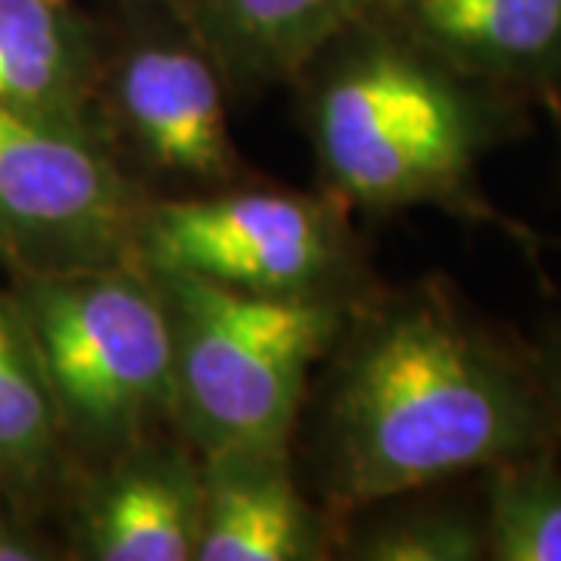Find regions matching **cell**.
<instances>
[{
	"label": "cell",
	"mask_w": 561,
	"mask_h": 561,
	"mask_svg": "<svg viewBox=\"0 0 561 561\" xmlns=\"http://www.w3.org/2000/svg\"><path fill=\"white\" fill-rule=\"evenodd\" d=\"M147 268V265H144ZM175 365V431L197 456L280 449L356 300H275L147 268Z\"/></svg>",
	"instance_id": "obj_3"
},
{
	"label": "cell",
	"mask_w": 561,
	"mask_h": 561,
	"mask_svg": "<svg viewBox=\"0 0 561 561\" xmlns=\"http://www.w3.org/2000/svg\"><path fill=\"white\" fill-rule=\"evenodd\" d=\"M334 556L356 561H486L478 508L409 502L375 522L343 524Z\"/></svg>",
	"instance_id": "obj_15"
},
{
	"label": "cell",
	"mask_w": 561,
	"mask_h": 561,
	"mask_svg": "<svg viewBox=\"0 0 561 561\" xmlns=\"http://www.w3.org/2000/svg\"><path fill=\"white\" fill-rule=\"evenodd\" d=\"M110 20L81 0H0V106L101 122Z\"/></svg>",
	"instance_id": "obj_11"
},
{
	"label": "cell",
	"mask_w": 561,
	"mask_h": 561,
	"mask_svg": "<svg viewBox=\"0 0 561 561\" xmlns=\"http://www.w3.org/2000/svg\"><path fill=\"white\" fill-rule=\"evenodd\" d=\"M465 79L522 103L561 101V0H375Z\"/></svg>",
	"instance_id": "obj_9"
},
{
	"label": "cell",
	"mask_w": 561,
	"mask_h": 561,
	"mask_svg": "<svg viewBox=\"0 0 561 561\" xmlns=\"http://www.w3.org/2000/svg\"><path fill=\"white\" fill-rule=\"evenodd\" d=\"M110 54L101 122L131 175L209 194L243 181L228 125V84L162 0H106ZM157 197V194H153Z\"/></svg>",
	"instance_id": "obj_7"
},
{
	"label": "cell",
	"mask_w": 561,
	"mask_h": 561,
	"mask_svg": "<svg viewBox=\"0 0 561 561\" xmlns=\"http://www.w3.org/2000/svg\"><path fill=\"white\" fill-rule=\"evenodd\" d=\"M66 559L60 546L41 530L38 518L0 502V561Z\"/></svg>",
	"instance_id": "obj_16"
},
{
	"label": "cell",
	"mask_w": 561,
	"mask_h": 561,
	"mask_svg": "<svg viewBox=\"0 0 561 561\" xmlns=\"http://www.w3.org/2000/svg\"><path fill=\"white\" fill-rule=\"evenodd\" d=\"M138 262L275 300H359L371 278L353 213L324 191L231 184L153 197Z\"/></svg>",
	"instance_id": "obj_5"
},
{
	"label": "cell",
	"mask_w": 561,
	"mask_h": 561,
	"mask_svg": "<svg viewBox=\"0 0 561 561\" xmlns=\"http://www.w3.org/2000/svg\"><path fill=\"white\" fill-rule=\"evenodd\" d=\"M481 474L486 561H561L559 449L515 456Z\"/></svg>",
	"instance_id": "obj_14"
},
{
	"label": "cell",
	"mask_w": 561,
	"mask_h": 561,
	"mask_svg": "<svg viewBox=\"0 0 561 561\" xmlns=\"http://www.w3.org/2000/svg\"><path fill=\"white\" fill-rule=\"evenodd\" d=\"M219 66L231 94L294 84L302 66L375 0H162Z\"/></svg>",
	"instance_id": "obj_12"
},
{
	"label": "cell",
	"mask_w": 561,
	"mask_h": 561,
	"mask_svg": "<svg viewBox=\"0 0 561 561\" xmlns=\"http://www.w3.org/2000/svg\"><path fill=\"white\" fill-rule=\"evenodd\" d=\"M72 481L76 465L38 343L10 287H0V502L41 518Z\"/></svg>",
	"instance_id": "obj_13"
},
{
	"label": "cell",
	"mask_w": 561,
	"mask_h": 561,
	"mask_svg": "<svg viewBox=\"0 0 561 561\" xmlns=\"http://www.w3.org/2000/svg\"><path fill=\"white\" fill-rule=\"evenodd\" d=\"M150 201L103 125L0 106V268L10 278L138 262Z\"/></svg>",
	"instance_id": "obj_6"
},
{
	"label": "cell",
	"mask_w": 561,
	"mask_h": 561,
	"mask_svg": "<svg viewBox=\"0 0 561 561\" xmlns=\"http://www.w3.org/2000/svg\"><path fill=\"white\" fill-rule=\"evenodd\" d=\"M66 500L69 559L194 561L201 456L179 431L153 434L79 471Z\"/></svg>",
	"instance_id": "obj_8"
},
{
	"label": "cell",
	"mask_w": 561,
	"mask_h": 561,
	"mask_svg": "<svg viewBox=\"0 0 561 561\" xmlns=\"http://www.w3.org/2000/svg\"><path fill=\"white\" fill-rule=\"evenodd\" d=\"M530 356H534V365H537L546 400L552 405V415H556L561 427V316L556 319V324H549L540 346L530 350Z\"/></svg>",
	"instance_id": "obj_17"
},
{
	"label": "cell",
	"mask_w": 561,
	"mask_h": 561,
	"mask_svg": "<svg viewBox=\"0 0 561 561\" xmlns=\"http://www.w3.org/2000/svg\"><path fill=\"white\" fill-rule=\"evenodd\" d=\"M341 522L306 500L290 446L201 456V534L194 561H319Z\"/></svg>",
	"instance_id": "obj_10"
},
{
	"label": "cell",
	"mask_w": 561,
	"mask_h": 561,
	"mask_svg": "<svg viewBox=\"0 0 561 561\" xmlns=\"http://www.w3.org/2000/svg\"><path fill=\"white\" fill-rule=\"evenodd\" d=\"M316 375V483L341 527L381 502L561 449L530 350L443 275L362 294Z\"/></svg>",
	"instance_id": "obj_1"
},
{
	"label": "cell",
	"mask_w": 561,
	"mask_h": 561,
	"mask_svg": "<svg viewBox=\"0 0 561 561\" xmlns=\"http://www.w3.org/2000/svg\"><path fill=\"white\" fill-rule=\"evenodd\" d=\"M10 294L38 343L76 474L175 431L169 321L140 262L16 275Z\"/></svg>",
	"instance_id": "obj_4"
},
{
	"label": "cell",
	"mask_w": 561,
	"mask_h": 561,
	"mask_svg": "<svg viewBox=\"0 0 561 561\" xmlns=\"http://www.w3.org/2000/svg\"><path fill=\"white\" fill-rule=\"evenodd\" d=\"M294 88L321 191L353 216L443 209L537 247L478 181L481 162L527 131V103L465 79L375 7L328 41Z\"/></svg>",
	"instance_id": "obj_2"
}]
</instances>
